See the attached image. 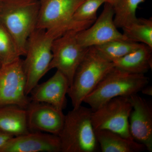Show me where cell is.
Segmentation results:
<instances>
[{
    "mask_svg": "<svg viewBox=\"0 0 152 152\" xmlns=\"http://www.w3.org/2000/svg\"><path fill=\"white\" fill-rule=\"evenodd\" d=\"M39 0H1L0 22L13 38L21 56L29 37L37 28Z\"/></svg>",
    "mask_w": 152,
    "mask_h": 152,
    "instance_id": "cell-1",
    "label": "cell"
},
{
    "mask_svg": "<svg viewBox=\"0 0 152 152\" xmlns=\"http://www.w3.org/2000/svg\"><path fill=\"white\" fill-rule=\"evenodd\" d=\"M92 110L84 106L73 108L65 115L59 134L61 152L97 151L99 144L92 123Z\"/></svg>",
    "mask_w": 152,
    "mask_h": 152,
    "instance_id": "cell-2",
    "label": "cell"
},
{
    "mask_svg": "<svg viewBox=\"0 0 152 152\" xmlns=\"http://www.w3.org/2000/svg\"><path fill=\"white\" fill-rule=\"evenodd\" d=\"M114 68L113 62L102 56L94 47L89 48L68 89L73 108L82 105L85 98Z\"/></svg>",
    "mask_w": 152,
    "mask_h": 152,
    "instance_id": "cell-3",
    "label": "cell"
},
{
    "mask_svg": "<svg viewBox=\"0 0 152 152\" xmlns=\"http://www.w3.org/2000/svg\"><path fill=\"white\" fill-rule=\"evenodd\" d=\"M149 81L143 74L130 73L114 67L85 98L83 102L94 111L114 98L129 97L137 94Z\"/></svg>",
    "mask_w": 152,
    "mask_h": 152,
    "instance_id": "cell-4",
    "label": "cell"
},
{
    "mask_svg": "<svg viewBox=\"0 0 152 152\" xmlns=\"http://www.w3.org/2000/svg\"><path fill=\"white\" fill-rule=\"evenodd\" d=\"M57 37L50 30L36 28L27 43L23 65L26 77L25 93L28 96L41 79L48 72L53 57V42Z\"/></svg>",
    "mask_w": 152,
    "mask_h": 152,
    "instance_id": "cell-5",
    "label": "cell"
},
{
    "mask_svg": "<svg viewBox=\"0 0 152 152\" xmlns=\"http://www.w3.org/2000/svg\"><path fill=\"white\" fill-rule=\"evenodd\" d=\"M132 105L127 97H117L93 111L91 121L95 131L107 130L134 140L129 127Z\"/></svg>",
    "mask_w": 152,
    "mask_h": 152,
    "instance_id": "cell-6",
    "label": "cell"
},
{
    "mask_svg": "<svg viewBox=\"0 0 152 152\" xmlns=\"http://www.w3.org/2000/svg\"><path fill=\"white\" fill-rule=\"evenodd\" d=\"M77 30H71L54 40L53 57L49 70L56 69L67 79L69 86L88 48L82 46L77 39Z\"/></svg>",
    "mask_w": 152,
    "mask_h": 152,
    "instance_id": "cell-7",
    "label": "cell"
},
{
    "mask_svg": "<svg viewBox=\"0 0 152 152\" xmlns=\"http://www.w3.org/2000/svg\"><path fill=\"white\" fill-rule=\"evenodd\" d=\"M26 77L20 58L0 68V108L9 105L27 108L31 101L25 93Z\"/></svg>",
    "mask_w": 152,
    "mask_h": 152,
    "instance_id": "cell-8",
    "label": "cell"
},
{
    "mask_svg": "<svg viewBox=\"0 0 152 152\" xmlns=\"http://www.w3.org/2000/svg\"><path fill=\"white\" fill-rule=\"evenodd\" d=\"M114 15L113 7L104 3L103 10L99 18L89 27L77 34V39L80 45L89 48L116 40H128L115 25Z\"/></svg>",
    "mask_w": 152,
    "mask_h": 152,
    "instance_id": "cell-9",
    "label": "cell"
},
{
    "mask_svg": "<svg viewBox=\"0 0 152 152\" xmlns=\"http://www.w3.org/2000/svg\"><path fill=\"white\" fill-rule=\"evenodd\" d=\"M132 110L129 118L131 135L136 141L144 145L152 151V105L151 103L137 94L129 97Z\"/></svg>",
    "mask_w": 152,
    "mask_h": 152,
    "instance_id": "cell-10",
    "label": "cell"
},
{
    "mask_svg": "<svg viewBox=\"0 0 152 152\" xmlns=\"http://www.w3.org/2000/svg\"><path fill=\"white\" fill-rule=\"evenodd\" d=\"M85 0H39L36 28L45 30L69 23L79 6Z\"/></svg>",
    "mask_w": 152,
    "mask_h": 152,
    "instance_id": "cell-11",
    "label": "cell"
},
{
    "mask_svg": "<svg viewBox=\"0 0 152 152\" xmlns=\"http://www.w3.org/2000/svg\"><path fill=\"white\" fill-rule=\"evenodd\" d=\"M26 110L30 132L58 135L64 122L63 110L49 104L32 101Z\"/></svg>",
    "mask_w": 152,
    "mask_h": 152,
    "instance_id": "cell-12",
    "label": "cell"
},
{
    "mask_svg": "<svg viewBox=\"0 0 152 152\" xmlns=\"http://www.w3.org/2000/svg\"><path fill=\"white\" fill-rule=\"evenodd\" d=\"M58 136L41 132H30L13 137L0 149V152H60Z\"/></svg>",
    "mask_w": 152,
    "mask_h": 152,
    "instance_id": "cell-13",
    "label": "cell"
},
{
    "mask_svg": "<svg viewBox=\"0 0 152 152\" xmlns=\"http://www.w3.org/2000/svg\"><path fill=\"white\" fill-rule=\"evenodd\" d=\"M69 87L65 76L57 70L46 81L36 85L29 94L32 102L45 103L63 110L66 106V97Z\"/></svg>",
    "mask_w": 152,
    "mask_h": 152,
    "instance_id": "cell-14",
    "label": "cell"
},
{
    "mask_svg": "<svg viewBox=\"0 0 152 152\" xmlns=\"http://www.w3.org/2000/svg\"><path fill=\"white\" fill-rule=\"evenodd\" d=\"M152 48L142 44L139 48L113 61L114 67L126 72L145 75L152 66Z\"/></svg>",
    "mask_w": 152,
    "mask_h": 152,
    "instance_id": "cell-15",
    "label": "cell"
},
{
    "mask_svg": "<svg viewBox=\"0 0 152 152\" xmlns=\"http://www.w3.org/2000/svg\"><path fill=\"white\" fill-rule=\"evenodd\" d=\"M95 134L102 152H140L146 150L143 144L112 131H96Z\"/></svg>",
    "mask_w": 152,
    "mask_h": 152,
    "instance_id": "cell-16",
    "label": "cell"
},
{
    "mask_svg": "<svg viewBox=\"0 0 152 152\" xmlns=\"http://www.w3.org/2000/svg\"><path fill=\"white\" fill-rule=\"evenodd\" d=\"M0 130L14 137L30 132L26 110L15 105L0 108Z\"/></svg>",
    "mask_w": 152,
    "mask_h": 152,
    "instance_id": "cell-17",
    "label": "cell"
},
{
    "mask_svg": "<svg viewBox=\"0 0 152 152\" xmlns=\"http://www.w3.org/2000/svg\"><path fill=\"white\" fill-rule=\"evenodd\" d=\"M122 28L123 34L128 40L140 42L152 48L151 18H137L134 22Z\"/></svg>",
    "mask_w": 152,
    "mask_h": 152,
    "instance_id": "cell-18",
    "label": "cell"
},
{
    "mask_svg": "<svg viewBox=\"0 0 152 152\" xmlns=\"http://www.w3.org/2000/svg\"><path fill=\"white\" fill-rule=\"evenodd\" d=\"M143 44L124 40H116L94 46L102 56L113 62L136 50Z\"/></svg>",
    "mask_w": 152,
    "mask_h": 152,
    "instance_id": "cell-19",
    "label": "cell"
},
{
    "mask_svg": "<svg viewBox=\"0 0 152 152\" xmlns=\"http://www.w3.org/2000/svg\"><path fill=\"white\" fill-rule=\"evenodd\" d=\"M145 0H122L114 7V21L117 28H123L137 20L136 11L140 4Z\"/></svg>",
    "mask_w": 152,
    "mask_h": 152,
    "instance_id": "cell-20",
    "label": "cell"
},
{
    "mask_svg": "<svg viewBox=\"0 0 152 152\" xmlns=\"http://www.w3.org/2000/svg\"><path fill=\"white\" fill-rule=\"evenodd\" d=\"M21 56L13 38L0 22V63L1 66L15 61Z\"/></svg>",
    "mask_w": 152,
    "mask_h": 152,
    "instance_id": "cell-21",
    "label": "cell"
},
{
    "mask_svg": "<svg viewBox=\"0 0 152 152\" xmlns=\"http://www.w3.org/2000/svg\"><path fill=\"white\" fill-rule=\"evenodd\" d=\"M104 4V0H85L76 10L73 19L78 22H94L98 10Z\"/></svg>",
    "mask_w": 152,
    "mask_h": 152,
    "instance_id": "cell-22",
    "label": "cell"
},
{
    "mask_svg": "<svg viewBox=\"0 0 152 152\" xmlns=\"http://www.w3.org/2000/svg\"><path fill=\"white\" fill-rule=\"evenodd\" d=\"M13 137L0 130V149Z\"/></svg>",
    "mask_w": 152,
    "mask_h": 152,
    "instance_id": "cell-23",
    "label": "cell"
},
{
    "mask_svg": "<svg viewBox=\"0 0 152 152\" xmlns=\"http://www.w3.org/2000/svg\"><path fill=\"white\" fill-rule=\"evenodd\" d=\"M141 91L143 94L147 96H152V87L151 86H146L142 89Z\"/></svg>",
    "mask_w": 152,
    "mask_h": 152,
    "instance_id": "cell-24",
    "label": "cell"
},
{
    "mask_svg": "<svg viewBox=\"0 0 152 152\" xmlns=\"http://www.w3.org/2000/svg\"><path fill=\"white\" fill-rule=\"evenodd\" d=\"M122 0H104V3L110 4L114 7L119 4Z\"/></svg>",
    "mask_w": 152,
    "mask_h": 152,
    "instance_id": "cell-25",
    "label": "cell"
},
{
    "mask_svg": "<svg viewBox=\"0 0 152 152\" xmlns=\"http://www.w3.org/2000/svg\"><path fill=\"white\" fill-rule=\"evenodd\" d=\"M1 63H0V68H1Z\"/></svg>",
    "mask_w": 152,
    "mask_h": 152,
    "instance_id": "cell-26",
    "label": "cell"
},
{
    "mask_svg": "<svg viewBox=\"0 0 152 152\" xmlns=\"http://www.w3.org/2000/svg\"><path fill=\"white\" fill-rule=\"evenodd\" d=\"M0 3H1V0H0Z\"/></svg>",
    "mask_w": 152,
    "mask_h": 152,
    "instance_id": "cell-27",
    "label": "cell"
}]
</instances>
